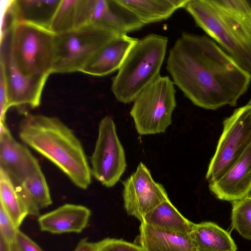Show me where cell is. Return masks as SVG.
Segmentation results:
<instances>
[{
    "mask_svg": "<svg viewBox=\"0 0 251 251\" xmlns=\"http://www.w3.org/2000/svg\"><path fill=\"white\" fill-rule=\"evenodd\" d=\"M166 69L175 85L197 106H235L251 74L205 35L183 32L170 50Z\"/></svg>",
    "mask_w": 251,
    "mask_h": 251,
    "instance_id": "6da1fadb",
    "label": "cell"
},
{
    "mask_svg": "<svg viewBox=\"0 0 251 251\" xmlns=\"http://www.w3.org/2000/svg\"><path fill=\"white\" fill-rule=\"evenodd\" d=\"M196 25L251 74V5L245 0H189Z\"/></svg>",
    "mask_w": 251,
    "mask_h": 251,
    "instance_id": "7a4b0ae2",
    "label": "cell"
},
{
    "mask_svg": "<svg viewBox=\"0 0 251 251\" xmlns=\"http://www.w3.org/2000/svg\"><path fill=\"white\" fill-rule=\"evenodd\" d=\"M19 137L56 166L77 187L86 189L89 186L92 174L83 147L60 119L27 114L20 124Z\"/></svg>",
    "mask_w": 251,
    "mask_h": 251,
    "instance_id": "3957f363",
    "label": "cell"
},
{
    "mask_svg": "<svg viewBox=\"0 0 251 251\" xmlns=\"http://www.w3.org/2000/svg\"><path fill=\"white\" fill-rule=\"evenodd\" d=\"M168 39L151 33L139 39L132 47L112 78L111 90L123 103L133 102L138 95L160 75Z\"/></svg>",
    "mask_w": 251,
    "mask_h": 251,
    "instance_id": "277c9868",
    "label": "cell"
},
{
    "mask_svg": "<svg viewBox=\"0 0 251 251\" xmlns=\"http://www.w3.org/2000/svg\"><path fill=\"white\" fill-rule=\"evenodd\" d=\"M54 34L49 29L26 23L14 25L0 39L4 42L19 71L29 77L52 74Z\"/></svg>",
    "mask_w": 251,
    "mask_h": 251,
    "instance_id": "5b68a950",
    "label": "cell"
},
{
    "mask_svg": "<svg viewBox=\"0 0 251 251\" xmlns=\"http://www.w3.org/2000/svg\"><path fill=\"white\" fill-rule=\"evenodd\" d=\"M119 35L91 25L54 34L52 73L81 72L100 50Z\"/></svg>",
    "mask_w": 251,
    "mask_h": 251,
    "instance_id": "8992f818",
    "label": "cell"
},
{
    "mask_svg": "<svg viewBox=\"0 0 251 251\" xmlns=\"http://www.w3.org/2000/svg\"><path fill=\"white\" fill-rule=\"evenodd\" d=\"M175 86L168 76L160 75L133 101L130 114L140 135L165 132L171 124L176 105Z\"/></svg>",
    "mask_w": 251,
    "mask_h": 251,
    "instance_id": "52a82bcc",
    "label": "cell"
},
{
    "mask_svg": "<svg viewBox=\"0 0 251 251\" xmlns=\"http://www.w3.org/2000/svg\"><path fill=\"white\" fill-rule=\"evenodd\" d=\"M251 143V105L236 109L223 123V130L206 174L209 183L220 178Z\"/></svg>",
    "mask_w": 251,
    "mask_h": 251,
    "instance_id": "ba28073f",
    "label": "cell"
},
{
    "mask_svg": "<svg viewBox=\"0 0 251 251\" xmlns=\"http://www.w3.org/2000/svg\"><path fill=\"white\" fill-rule=\"evenodd\" d=\"M92 175L106 187L114 186L126 167L124 149L112 118L105 116L99 126V134L91 157Z\"/></svg>",
    "mask_w": 251,
    "mask_h": 251,
    "instance_id": "9c48e42d",
    "label": "cell"
},
{
    "mask_svg": "<svg viewBox=\"0 0 251 251\" xmlns=\"http://www.w3.org/2000/svg\"><path fill=\"white\" fill-rule=\"evenodd\" d=\"M89 25L119 35L145 25L119 0H78L75 28Z\"/></svg>",
    "mask_w": 251,
    "mask_h": 251,
    "instance_id": "30bf717a",
    "label": "cell"
},
{
    "mask_svg": "<svg viewBox=\"0 0 251 251\" xmlns=\"http://www.w3.org/2000/svg\"><path fill=\"white\" fill-rule=\"evenodd\" d=\"M123 184L125 208L128 215L141 222L149 212L169 199L163 186L153 180L150 171L142 162Z\"/></svg>",
    "mask_w": 251,
    "mask_h": 251,
    "instance_id": "8fae6325",
    "label": "cell"
},
{
    "mask_svg": "<svg viewBox=\"0 0 251 251\" xmlns=\"http://www.w3.org/2000/svg\"><path fill=\"white\" fill-rule=\"evenodd\" d=\"M0 65L3 70L8 91L9 108L40 105L41 95L47 77H29L18 69L9 49L4 42L0 43Z\"/></svg>",
    "mask_w": 251,
    "mask_h": 251,
    "instance_id": "7c38bea8",
    "label": "cell"
},
{
    "mask_svg": "<svg viewBox=\"0 0 251 251\" xmlns=\"http://www.w3.org/2000/svg\"><path fill=\"white\" fill-rule=\"evenodd\" d=\"M5 124H0V169L17 185L41 168L28 149L14 138Z\"/></svg>",
    "mask_w": 251,
    "mask_h": 251,
    "instance_id": "4fadbf2b",
    "label": "cell"
},
{
    "mask_svg": "<svg viewBox=\"0 0 251 251\" xmlns=\"http://www.w3.org/2000/svg\"><path fill=\"white\" fill-rule=\"evenodd\" d=\"M209 188L223 201L241 200L251 192V143L237 161L218 179L209 182Z\"/></svg>",
    "mask_w": 251,
    "mask_h": 251,
    "instance_id": "5bb4252c",
    "label": "cell"
},
{
    "mask_svg": "<svg viewBox=\"0 0 251 251\" xmlns=\"http://www.w3.org/2000/svg\"><path fill=\"white\" fill-rule=\"evenodd\" d=\"M91 214V210L85 206L67 203L39 216L38 223L43 231L79 233L87 226Z\"/></svg>",
    "mask_w": 251,
    "mask_h": 251,
    "instance_id": "9a60e30c",
    "label": "cell"
},
{
    "mask_svg": "<svg viewBox=\"0 0 251 251\" xmlns=\"http://www.w3.org/2000/svg\"><path fill=\"white\" fill-rule=\"evenodd\" d=\"M138 39L128 35L117 36L100 50L81 72L101 76L118 71L130 49Z\"/></svg>",
    "mask_w": 251,
    "mask_h": 251,
    "instance_id": "2e32d148",
    "label": "cell"
},
{
    "mask_svg": "<svg viewBox=\"0 0 251 251\" xmlns=\"http://www.w3.org/2000/svg\"><path fill=\"white\" fill-rule=\"evenodd\" d=\"M61 0H8L5 2V8L13 25L26 23L50 29L52 19Z\"/></svg>",
    "mask_w": 251,
    "mask_h": 251,
    "instance_id": "e0dca14e",
    "label": "cell"
},
{
    "mask_svg": "<svg viewBox=\"0 0 251 251\" xmlns=\"http://www.w3.org/2000/svg\"><path fill=\"white\" fill-rule=\"evenodd\" d=\"M139 229L140 246L145 251H196L190 234L165 230L144 222Z\"/></svg>",
    "mask_w": 251,
    "mask_h": 251,
    "instance_id": "ac0fdd59",
    "label": "cell"
},
{
    "mask_svg": "<svg viewBox=\"0 0 251 251\" xmlns=\"http://www.w3.org/2000/svg\"><path fill=\"white\" fill-rule=\"evenodd\" d=\"M189 0H119L144 25L165 20Z\"/></svg>",
    "mask_w": 251,
    "mask_h": 251,
    "instance_id": "d6986e66",
    "label": "cell"
},
{
    "mask_svg": "<svg viewBox=\"0 0 251 251\" xmlns=\"http://www.w3.org/2000/svg\"><path fill=\"white\" fill-rule=\"evenodd\" d=\"M190 235L196 251H237L230 234L214 223L195 224Z\"/></svg>",
    "mask_w": 251,
    "mask_h": 251,
    "instance_id": "ffe728a7",
    "label": "cell"
},
{
    "mask_svg": "<svg viewBox=\"0 0 251 251\" xmlns=\"http://www.w3.org/2000/svg\"><path fill=\"white\" fill-rule=\"evenodd\" d=\"M15 187L28 215L39 217L41 209L52 204L49 186L41 169Z\"/></svg>",
    "mask_w": 251,
    "mask_h": 251,
    "instance_id": "44dd1931",
    "label": "cell"
},
{
    "mask_svg": "<svg viewBox=\"0 0 251 251\" xmlns=\"http://www.w3.org/2000/svg\"><path fill=\"white\" fill-rule=\"evenodd\" d=\"M142 222L161 229L183 234H190L195 225V223L179 213L169 199L149 212Z\"/></svg>",
    "mask_w": 251,
    "mask_h": 251,
    "instance_id": "7402d4cb",
    "label": "cell"
},
{
    "mask_svg": "<svg viewBox=\"0 0 251 251\" xmlns=\"http://www.w3.org/2000/svg\"><path fill=\"white\" fill-rule=\"evenodd\" d=\"M0 206L11 219L17 229L28 215L27 209L15 185L7 174L0 169Z\"/></svg>",
    "mask_w": 251,
    "mask_h": 251,
    "instance_id": "603a6c76",
    "label": "cell"
},
{
    "mask_svg": "<svg viewBox=\"0 0 251 251\" xmlns=\"http://www.w3.org/2000/svg\"><path fill=\"white\" fill-rule=\"evenodd\" d=\"M78 0H61L52 19L50 29L54 34L65 33L75 28Z\"/></svg>",
    "mask_w": 251,
    "mask_h": 251,
    "instance_id": "cb8c5ba5",
    "label": "cell"
},
{
    "mask_svg": "<svg viewBox=\"0 0 251 251\" xmlns=\"http://www.w3.org/2000/svg\"><path fill=\"white\" fill-rule=\"evenodd\" d=\"M231 202L232 227L244 238L251 240V195Z\"/></svg>",
    "mask_w": 251,
    "mask_h": 251,
    "instance_id": "d4e9b609",
    "label": "cell"
},
{
    "mask_svg": "<svg viewBox=\"0 0 251 251\" xmlns=\"http://www.w3.org/2000/svg\"><path fill=\"white\" fill-rule=\"evenodd\" d=\"M98 244V251H145L141 246L122 239L108 238Z\"/></svg>",
    "mask_w": 251,
    "mask_h": 251,
    "instance_id": "484cf974",
    "label": "cell"
},
{
    "mask_svg": "<svg viewBox=\"0 0 251 251\" xmlns=\"http://www.w3.org/2000/svg\"><path fill=\"white\" fill-rule=\"evenodd\" d=\"M18 229L10 217L0 206V238L9 244L15 242Z\"/></svg>",
    "mask_w": 251,
    "mask_h": 251,
    "instance_id": "4316f807",
    "label": "cell"
},
{
    "mask_svg": "<svg viewBox=\"0 0 251 251\" xmlns=\"http://www.w3.org/2000/svg\"><path fill=\"white\" fill-rule=\"evenodd\" d=\"M9 108L8 91L3 70L0 67V120L5 123L6 113Z\"/></svg>",
    "mask_w": 251,
    "mask_h": 251,
    "instance_id": "83f0119b",
    "label": "cell"
},
{
    "mask_svg": "<svg viewBox=\"0 0 251 251\" xmlns=\"http://www.w3.org/2000/svg\"><path fill=\"white\" fill-rule=\"evenodd\" d=\"M14 243L18 251H44L20 229L17 231Z\"/></svg>",
    "mask_w": 251,
    "mask_h": 251,
    "instance_id": "f1b7e54d",
    "label": "cell"
},
{
    "mask_svg": "<svg viewBox=\"0 0 251 251\" xmlns=\"http://www.w3.org/2000/svg\"><path fill=\"white\" fill-rule=\"evenodd\" d=\"M98 242H89L87 238L82 239L74 251H98Z\"/></svg>",
    "mask_w": 251,
    "mask_h": 251,
    "instance_id": "f546056e",
    "label": "cell"
},
{
    "mask_svg": "<svg viewBox=\"0 0 251 251\" xmlns=\"http://www.w3.org/2000/svg\"><path fill=\"white\" fill-rule=\"evenodd\" d=\"M10 245L0 238V251H10Z\"/></svg>",
    "mask_w": 251,
    "mask_h": 251,
    "instance_id": "4dcf8cb0",
    "label": "cell"
},
{
    "mask_svg": "<svg viewBox=\"0 0 251 251\" xmlns=\"http://www.w3.org/2000/svg\"><path fill=\"white\" fill-rule=\"evenodd\" d=\"M10 251H18L14 243L11 244Z\"/></svg>",
    "mask_w": 251,
    "mask_h": 251,
    "instance_id": "1f68e13d",
    "label": "cell"
},
{
    "mask_svg": "<svg viewBox=\"0 0 251 251\" xmlns=\"http://www.w3.org/2000/svg\"><path fill=\"white\" fill-rule=\"evenodd\" d=\"M247 104L251 105V99Z\"/></svg>",
    "mask_w": 251,
    "mask_h": 251,
    "instance_id": "d6a6232c",
    "label": "cell"
}]
</instances>
